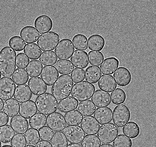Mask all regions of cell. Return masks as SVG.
Wrapping results in <instances>:
<instances>
[{
    "mask_svg": "<svg viewBox=\"0 0 156 147\" xmlns=\"http://www.w3.org/2000/svg\"><path fill=\"white\" fill-rule=\"evenodd\" d=\"M16 53L9 46L3 48L0 52V72L5 77H11L16 68Z\"/></svg>",
    "mask_w": 156,
    "mask_h": 147,
    "instance_id": "6da1fadb",
    "label": "cell"
},
{
    "mask_svg": "<svg viewBox=\"0 0 156 147\" xmlns=\"http://www.w3.org/2000/svg\"><path fill=\"white\" fill-rule=\"evenodd\" d=\"M73 84L70 75H61L52 86L51 93L56 99L61 100L70 95Z\"/></svg>",
    "mask_w": 156,
    "mask_h": 147,
    "instance_id": "7a4b0ae2",
    "label": "cell"
},
{
    "mask_svg": "<svg viewBox=\"0 0 156 147\" xmlns=\"http://www.w3.org/2000/svg\"><path fill=\"white\" fill-rule=\"evenodd\" d=\"M38 111L45 115H48L57 109L58 102L50 93H45L37 97L35 100Z\"/></svg>",
    "mask_w": 156,
    "mask_h": 147,
    "instance_id": "3957f363",
    "label": "cell"
},
{
    "mask_svg": "<svg viewBox=\"0 0 156 147\" xmlns=\"http://www.w3.org/2000/svg\"><path fill=\"white\" fill-rule=\"evenodd\" d=\"M95 90L93 85L83 81L74 84L71 95L77 101H82L90 99Z\"/></svg>",
    "mask_w": 156,
    "mask_h": 147,
    "instance_id": "277c9868",
    "label": "cell"
},
{
    "mask_svg": "<svg viewBox=\"0 0 156 147\" xmlns=\"http://www.w3.org/2000/svg\"><path fill=\"white\" fill-rule=\"evenodd\" d=\"M59 40V35L51 31L40 35L37 43L42 51L52 50L54 49Z\"/></svg>",
    "mask_w": 156,
    "mask_h": 147,
    "instance_id": "5b68a950",
    "label": "cell"
},
{
    "mask_svg": "<svg viewBox=\"0 0 156 147\" xmlns=\"http://www.w3.org/2000/svg\"><path fill=\"white\" fill-rule=\"evenodd\" d=\"M118 132L116 126L113 123H109L101 126L97 135L102 143H110L117 136Z\"/></svg>",
    "mask_w": 156,
    "mask_h": 147,
    "instance_id": "8992f818",
    "label": "cell"
},
{
    "mask_svg": "<svg viewBox=\"0 0 156 147\" xmlns=\"http://www.w3.org/2000/svg\"><path fill=\"white\" fill-rule=\"evenodd\" d=\"M113 121L118 127H122L126 124L130 118L131 113L128 107L125 105L116 106L113 111Z\"/></svg>",
    "mask_w": 156,
    "mask_h": 147,
    "instance_id": "52a82bcc",
    "label": "cell"
},
{
    "mask_svg": "<svg viewBox=\"0 0 156 147\" xmlns=\"http://www.w3.org/2000/svg\"><path fill=\"white\" fill-rule=\"evenodd\" d=\"M74 50L72 41L68 38H64L59 42L54 51L58 59H69Z\"/></svg>",
    "mask_w": 156,
    "mask_h": 147,
    "instance_id": "ba28073f",
    "label": "cell"
},
{
    "mask_svg": "<svg viewBox=\"0 0 156 147\" xmlns=\"http://www.w3.org/2000/svg\"><path fill=\"white\" fill-rule=\"evenodd\" d=\"M63 133L68 142L72 143H81L85 134L79 126H68L63 130Z\"/></svg>",
    "mask_w": 156,
    "mask_h": 147,
    "instance_id": "9c48e42d",
    "label": "cell"
},
{
    "mask_svg": "<svg viewBox=\"0 0 156 147\" xmlns=\"http://www.w3.org/2000/svg\"><path fill=\"white\" fill-rule=\"evenodd\" d=\"M46 125L54 132L62 131L66 126L63 115L56 112L48 115Z\"/></svg>",
    "mask_w": 156,
    "mask_h": 147,
    "instance_id": "30bf717a",
    "label": "cell"
},
{
    "mask_svg": "<svg viewBox=\"0 0 156 147\" xmlns=\"http://www.w3.org/2000/svg\"><path fill=\"white\" fill-rule=\"evenodd\" d=\"M15 85L10 77H3L0 79V99L6 100L12 98Z\"/></svg>",
    "mask_w": 156,
    "mask_h": 147,
    "instance_id": "8fae6325",
    "label": "cell"
},
{
    "mask_svg": "<svg viewBox=\"0 0 156 147\" xmlns=\"http://www.w3.org/2000/svg\"><path fill=\"white\" fill-rule=\"evenodd\" d=\"M80 126L86 134L94 135L97 134L100 125L94 116H87L83 117Z\"/></svg>",
    "mask_w": 156,
    "mask_h": 147,
    "instance_id": "7c38bea8",
    "label": "cell"
},
{
    "mask_svg": "<svg viewBox=\"0 0 156 147\" xmlns=\"http://www.w3.org/2000/svg\"><path fill=\"white\" fill-rule=\"evenodd\" d=\"M113 76L117 85L121 87L128 85L131 80L130 71L127 68L123 66L119 67L114 72Z\"/></svg>",
    "mask_w": 156,
    "mask_h": 147,
    "instance_id": "4fadbf2b",
    "label": "cell"
},
{
    "mask_svg": "<svg viewBox=\"0 0 156 147\" xmlns=\"http://www.w3.org/2000/svg\"><path fill=\"white\" fill-rule=\"evenodd\" d=\"M34 26L39 32L42 34L50 31L53 27V22L51 18L45 15L38 16L35 20Z\"/></svg>",
    "mask_w": 156,
    "mask_h": 147,
    "instance_id": "5bb4252c",
    "label": "cell"
},
{
    "mask_svg": "<svg viewBox=\"0 0 156 147\" xmlns=\"http://www.w3.org/2000/svg\"><path fill=\"white\" fill-rule=\"evenodd\" d=\"M40 76L47 85L50 86L55 82L59 74L54 66H45L43 68Z\"/></svg>",
    "mask_w": 156,
    "mask_h": 147,
    "instance_id": "9a60e30c",
    "label": "cell"
},
{
    "mask_svg": "<svg viewBox=\"0 0 156 147\" xmlns=\"http://www.w3.org/2000/svg\"><path fill=\"white\" fill-rule=\"evenodd\" d=\"M91 99L97 107L107 106L111 102L110 93L100 89L97 90L94 92Z\"/></svg>",
    "mask_w": 156,
    "mask_h": 147,
    "instance_id": "2e32d148",
    "label": "cell"
},
{
    "mask_svg": "<svg viewBox=\"0 0 156 147\" xmlns=\"http://www.w3.org/2000/svg\"><path fill=\"white\" fill-rule=\"evenodd\" d=\"M70 60L76 68H84L89 64L87 53L85 51L76 50L72 54Z\"/></svg>",
    "mask_w": 156,
    "mask_h": 147,
    "instance_id": "e0dca14e",
    "label": "cell"
},
{
    "mask_svg": "<svg viewBox=\"0 0 156 147\" xmlns=\"http://www.w3.org/2000/svg\"><path fill=\"white\" fill-rule=\"evenodd\" d=\"M28 84L33 94L36 95L45 93L47 89L46 84L39 77L30 78Z\"/></svg>",
    "mask_w": 156,
    "mask_h": 147,
    "instance_id": "ac0fdd59",
    "label": "cell"
},
{
    "mask_svg": "<svg viewBox=\"0 0 156 147\" xmlns=\"http://www.w3.org/2000/svg\"><path fill=\"white\" fill-rule=\"evenodd\" d=\"M10 125L15 133L22 134H25L29 127L27 120L19 115L11 119Z\"/></svg>",
    "mask_w": 156,
    "mask_h": 147,
    "instance_id": "d6986e66",
    "label": "cell"
},
{
    "mask_svg": "<svg viewBox=\"0 0 156 147\" xmlns=\"http://www.w3.org/2000/svg\"><path fill=\"white\" fill-rule=\"evenodd\" d=\"M94 115L100 124H106L112 121V111L108 107H98L95 110Z\"/></svg>",
    "mask_w": 156,
    "mask_h": 147,
    "instance_id": "ffe728a7",
    "label": "cell"
},
{
    "mask_svg": "<svg viewBox=\"0 0 156 147\" xmlns=\"http://www.w3.org/2000/svg\"><path fill=\"white\" fill-rule=\"evenodd\" d=\"M20 35L22 39L27 43L36 42L40 36L35 28L31 26L23 27L21 30Z\"/></svg>",
    "mask_w": 156,
    "mask_h": 147,
    "instance_id": "44dd1931",
    "label": "cell"
},
{
    "mask_svg": "<svg viewBox=\"0 0 156 147\" xmlns=\"http://www.w3.org/2000/svg\"><path fill=\"white\" fill-rule=\"evenodd\" d=\"M14 94V98L19 103L30 100L32 95L29 87L26 84L17 85Z\"/></svg>",
    "mask_w": 156,
    "mask_h": 147,
    "instance_id": "7402d4cb",
    "label": "cell"
},
{
    "mask_svg": "<svg viewBox=\"0 0 156 147\" xmlns=\"http://www.w3.org/2000/svg\"><path fill=\"white\" fill-rule=\"evenodd\" d=\"M119 61L114 57L106 58L100 66L102 73L104 74H112L119 66Z\"/></svg>",
    "mask_w": 156,
    "mask_h": 147,
    "instance_id": "603a6c76",
    "label": "cell"
},
{
    "mask_svg": "<svg viewBox=\"0 0 156 147\" xmlns=\"http://www.w3.org/2000/svg\"><path fill=\"white\" fill-rule=\"evenodd\" d=\"M98 85L100 89L109 93L117 87L116 82L113 76L111 75H102L98 81Z\"/></svg>",
    "mask_w": 156,
    "mask_h": 147,
    "instance_id": "cb8c5ba5",
    "label": "cell"
},
{
    "mask_svg": "<svg viewBox=\"0 0 156 147\" xmlns=\"http://www.w3.org/2000/svg\"><path fill=\"white\" fill-rule=\"evenodd\" d=\"M19 108V114L27 119L31 117L37 111L35 102L31 100L21 103Z\"/></svg>",
    "mask_w": 156,
    "mask_h": 147,
    "instance_id": "d4e9b609",
    "label": "cell"
},
{
    "mask_svg": "<svg viewBox=\"0 0 156 147\" xmlns=\"http://www.w3.org/2000/svg\"><path fill=\"white\" fill-rule=\"evenodd\" d=\"M105 44V41L104 38L100 34L92 35L88 38V47L91 50H101L104 47Z\"/></svg>",
    "mask_w": 156,
    "mask_h": 147,
    "instance_id": "484cf974",
    "label": "cell"
},
{
    "mask_svg": "<svg viewBox=\"0 0 156 147\" xmlns=\"http://www.w3.org/2000/svg\"><path fill=\"white\" fill-rule=\"evenodd\" d=\"M78 102L71 96H69L60 100L58 103V109L61 112L66 113L76 109Z\"/></svg>",
    "mask_w": 156,
    "mask_h": 147,
    "instance_id": "4316f807",
    "label": "cell"
},
{
    "mask_svg": "<svg viewBox=\"0 0 156 147\" xmlns=\"http://www.w3.org/2000/svg\"><path fill=\"white\" fill-rule=\"evenodd\" d=\"M19 103L13 98L5 101L3 110L7 115L12 117L19 113Z\"/></svg>",
    "mask_w": 156,
    "mask_h": 147,
    "instance_id": "83f0119b",
    "label": "cell"
},
{
    "mask_svg": "<svg viewBox=\"0 0 156 147\" xmlns=\"http://www.w3.org/2000/svg\"><path fill=\"white\" fill-rule=\"evenodd\" d=\"M85 75V80L87 81L94 84L98 82L102 74L99 66H90L86 69Z\"/></svg>",
    "mask_w": 156,
    "mask_h": 147,
    "instance_id": "f1b7e54d",
    "label": "cell"
},
{
    "mask_svg": "<svg viewBox=\"0 0 156 147\" xmlns=\"http://www.w3.org/2000/svg\"><path fill=\"white\" fill-rule=\"evenodd\" d=\"M54 66L61 74H70L74 68L72 62L69 60H58Z\"/></svg>",
    "mask_w": 156,
    "mask_h": 147,
    "instance_id": "f546056e",
    "label": "cell"
},
{
    "mask_svg": "<svg viewBox=\"0 0 156 147\" xmlns=\"http://www.w3.org/2000/svg\"><path fill=\"white\" fill-rule=\"evenodd\" d=\"M123 134L131 138H135L139 134L140 129L138 125L134 121L127 123L122 129Z\"/></svg>",
    "mask_w": 156,
    "mask_h": 147,
    "instance_id": "4dcf8cb0",
    "label": "cell"
},
{
    "mask_svg": "<svg viewBox=\"0 0 156 147\" xmlns=\"http://www.w3.org/2000/svg\"><path fill=\"white\" fill-rule=\"evenodd\" d=\"M64 117L67 124L70 126L80 125L83 118V115L77 110L66 113Z\"/></svg>",
    "mask_w": 156,
    "mask_h": 147,
    "instance_id": "1f68e13d",
    "label": "cell"
},
{
    "mask_svg": "<svg viewBox=\"0 0 156 147\" xmlns=\"http://www.w3.org/2000/svg\"><path fill=\"white\" fill-rule=\"evenodd\" d=\"M96 107L90 100L80 102L78 104L77 109L83 116H89L93 114Z\"/></svg>",
    "mask_w": 156,
    "mask_h": 147,
    "instance_id": "d6a6232c",
    "label": "cell"
},
{
    "mask_svg": "<svg viewBox=\"0 0 156 147\" xmlns=\"http://www.w3.org/2000/svg\"><path fill=\"white\" fill-rule=\"evenodd\" d=\"M46 116L40 113L34 115L29 120L30 126L36 130L39 129L46 124Z\"/></svg>",
    "mask_w": 156,
    "mask_h": 147,
    "instance_id": "836d02e7",
    "label": "cell"
},
{
    "mask_svg": "<svg viewBox=\"0 0 156 147\" xmlns=\"http://www.w3.org/2000/svg\"><path fill=\"white\" fill-rule=\"evenodd\" d=\"M24 52L31 60H35L39 58L42 51L37 44L31 43L26 45Z\"/></svg>",
    "mask_w": 156,
    "mask_h": 147,
    "instance_id": "e575fe53",
    "label": "cell"
},
{
    "mask_svg": "<svg viewBox=\"0 0 156 147\" xmlns=\"http://www.w3.org/2000/svg\"><path fill=\"white\" fill-rule=\"evenodd\" d=\"M42 65L38 60H31L26 68L27 72L30 77L39 76L42 68Z\"/></svg>",
    "mask_w": 156,
    "mask_h": 147,
    "instance_id": "d590c367",
    "label": "cell"
},
{
    "mask_svg": "<svg viewBox=\"0 0 156 147\" xmlns=\"http://www.w3.org/2000/svg\"><path fill=\"white\" fill-rule=\"evenodd\" d=\"M12 78L16 85H22L27 83L29 77L25 69L17 68L13 73Z\"/></svg>",
    "mask_w": 156,
    "mask_h": 147,
    "instance_id": "8d00e7d4",
    "label": "cell"
},
{
    "mask_svg": "<svg viewBox=\"0 0 156 147\" xmlns=\"http://www.w3.org/2000/svg\"><path fill=\"white\" fill-rule=\"evenodd\" d=\"M15 134L13 129L9 125L0 127V140L3 143H8L11 140Z\"/></svg>",
    "mask_w": 156,
    "mask_h": 147,
    "instance_id": "74e56055",
    "label": "cell"
},
{
    "mask_svg": "<svg viewBox=\"0 0 156 147\" xmlns=\"http://www.w3.org/2000/svg\"><path fill=\"white\" fill-rule=\"evenodd\" d=\"M50 142L52 147H67L68 144L65 136L61 132H55Z\"/></svg>",
    "mask_w": 156,
    "mask_h": 147,
    "instance_id": "f35d334b",
    "label": "cell"
},
{
    "mask_svg": "<svg viewBox=\"0 0 156 147\" xmlns=\"http://www.w3.org/2000/svg\"><path fill=\"white\" fill-rule=\"evenodd\" d=\"M72 42L76 49L85 50L88 48V39L83 34L75 35L72 38Z\"/></svg>",
    "mask_w": 156,
    "mask_h": 147,
    "instance_id": "ab89813d",
    "label": "cell"
},
{
    "mask_svg": "<svg viewBox=\"0 0 156 147\" xmlns=\"http://www.w3.org/2000/svg\"><path fill=\"white\" fill-rule=\"evenodd\" d=\"M57 58L54 52L53 51L43 52L39 60L44 66L54 65L57 60Z\"/></svg>",
    "mask_w": 156,
    "mask_h": 147,
    "instance_id": "60d3db41",
    "label": "cell"
},
{
    "mask_svg": "<svg viewBox=\"0 0 156 147\" xmlns=\"http://www.w3.org/2000/svg\"><path fill=\"white\" fill-rule=\"evenodd\" d=\"M24 136L27 144L31 145H36L40 140L38 131L36 129L29 128Z\"/></svg>",
    "mask_w": 156,
    "mask_h": 147,
    "instance_id": "b9f144b4",
    "label": "cell"
},
{
    "mask_svg": "<svg viewBox=\"0 0 156 147\" xmlns=\"http://www.w3.org/2000/svg\"><path fill=\"white\" fill-rule=\"evenodd\" d=\"M111 97L112 102L117 105L122 103L125 101L126 95L123 89L117 88L111 93Z\"/></svg>",
    "mask_w": 156,
    "mask_h": 147,
    "instance_id": "7bdbcfd3",
    "label": "cell"
},
{
    "mask_svg": "<svg viewBox=\"0 0 156 147\" xmlns=\"http://www.w3.org/2000/svg\"><path fill=\"white\" fill-rule=\"evenodd\" d=\"M82 147H99L101 142L96 135H86L81 143Z\"/></svg>",
    "mask_w": 156,
    "mask_h": 147,
    "instance_id": "ee69618b",
    "label": "cell"
},
{
    "mask_svg": "<svg viewBox=\"0 0 156 147\" xmlns=\"http://www.w3.org/2000/svg\"><path fill=\"white\" fill-rule=\"evenodd\" d=\"M9 46L16 51H22L26 45L25 42L18 36H15L11 38L8 42Z\"/></svg>",
    "mask_w": 156,
    "mask_h": 147,
    "instance_id": "f6af8a7d",
    "label": "cell"
},
{
    "mask_svg": "<svg viewBox=\"0 0 156 147\" xmlns=\"http://www.w3.org/2000/svg\"><path fill=\"white\" fill-rule=\"evenodd\" d=\"M89 62L92 65L99 66L104 59L103 53L99 51H90L88 53Z\"/></svg>",
    "mask_w": 156,
    "mask_h": 147,
    "instance_id": "bcb514c9",
    "label": "cell"
},
{
    "mask_svg": "<svg viewBox=\"0 0 156 147\" xmlns=\"http://www.w3.org/2000/svg\"><path fill=\"white\" fill-rule=\"evenodd\" d=\"M112 144L114 147H132V143L131 139L120 134L115 139Z\"/></svg>",
    "mask_w": 156,
    "mask_h": 147,
    "instance_id": "7dc6e473",
    "label": "cell"
},
{
    "mask_svg": "<svg viewBox=\"0 0 156 147\" xmlns=\"http://www.w3.org/2000/svg\"><path fill=\"white\" fill-rule=\"evenodd\" d=\"M39 133L40 138L42 140L50 141L54 134V132L47 126L40 129Z\"/></svg>",
    "mask_w": 156,
    "mask_h": 147,
    "instance_id": "c3c4849f",
    "label": "cell"
},
{
    "mask_svg": "<svg viewBox=\"0 0 156 147\" xmlns=\"http://www.w3.org/2000/svg\"><path fill=\"white\" fill-rule=\"evenodd\" d=\"M30 60L23 53L20 52L17 55L16 64L17 67L19 68H25L27 66Z\"/></svg>",
    "mask_w": 156,
    "mask_h": 147,
    "instance_id": "681fc988",
    "label": "cell"
},
{
    "mask_svg": "<svg viewBox=\"0 0 156 147\" xmlns=\"http://www.w3.org/2000/svg\"><path fill=\"white\" fill-rule=\"evenodd\" d=\"M11 144L13 147H25L27 142L24 136L21 134H16L11 140Z\"/></svg>",
    "mask_w": 156,
    "mask_h": 147,
    "instance_id": "f907efd6",
    "label": "cell"
},
{
    "mask_svg": "<svg viewBox=\"0 0 156 147\" xmlns=\"http://www.w3.org/2000/svg\"><path fill=\"white\" fill-rule=\"evenodd\" d=\"M85 74L84 69L76 68L74 70L71 76L74 83H77L84 79Z\"/></svg>",
    "mask_w": 156,
    "mask_h": 147,
    "instance_id": "816d5d0a",
    "label": "cell"
},
{
    "mask_svg": "<svg viewBox=\"0 0 156 147\" xmlns=\"http://www.w3.org/2000/svg\"><path fill=\"white\" fill-rule=\"evenodd\" d=\"M9 121V117L3 111H0V127L7 124Z\"/></svg>",
    "mask_w": 156,
    "mask_h": 147,
    "instance_id": "f5cc1de1",
    "label": "cell"
},
{
    "mask_svg": "<svg viewBox=\"0 0 156 147\" xmlns=\"http://www.w3.org/2000/svg\"><path fill=\"white\" fill-rule=\"evenodd\" d=\"M35 147H52V146L49 142L40 140L36 144Z\"/></svg>",
    "mask_w": 156,
    "mask_h": 147,
    "instance_id": "db71d44e",
    "label": "cell"
},
{
    "mask_svg": "<svg viewBox=\"0 0 156 147\" xmlns=\"http://www.w3.org/2000/svg\"><path fill=\"white\" fill-rule=\"evenodd\" d=\"M67 147H82L80 144H78L71 143L69 144Z\"/></svg>",
    "mask_w": 156,
    "mask_h": 147,
    "instance_id": "11a10c76",
    "label": "cell"
},
{
    "mask_svg": "<svg viewBox=\"0 0 156 147\" xmlns=\"http://www.w3.org/2000/svg\"><path fill=\"white\" fill-rule=\"evenodd\" d=\"M99 147H114L112 145L110 144H102Z\"/></svg>",
    "mask_w": 156,
    "mask_h": 147,
    "instance_id": "9f6ffc18",
    "label": "cell"
},
{
    "mask_svg": "<svg viewBox=\"0 0 156 147\" xmlns=\"http://www.w3.org/2000/svg\"><path fill=\"white\" fill-rule=\"evenodd\" d=\"M3 101L0 99V111H1L3 108Z\"/></svg>",
    "mask_w": 156,
    "mask_h": 147,
    "instance_id": "6f0895ef",
    "label": "cell"
},
{
    "mask_svg": "<svg viewBox=\"0 0 156 147\" xmlns=\"http://www.w3.org/2000/svg\"><path fill=\"white\" fill-rule=\"evenodd\" d=\"M2 147H12L11 146L9 145H5L3 146Z\"/></svg>",
    "mask_w": 156,
    "mask_h": 147,
    "instance_id": "680465c9",
    "label": "cell"
},
{
    "mask_svg": "<svg viewBox=\"0 0 156 147\" xmlns=\"http://www.w3.org/2000/svg\"><path fill=\"white\" fill-rule=\"evenodd\" d=\"M25 147H35V146L32 145H27Z\"/></svg>",
    "mask_w": 156,
    "mask_h": 147,
    "instance_id": "91938a15",
    "label": "cell"
},
{
    "mask_svg": "<svg viewBox=\"0 0 156 147\" xmlns=\"http://www.w3.org/2000/svg\"><path fill=\"white\" fill-rule=\"evenodd\" d=\"M1 142L0 141V147H1Z\"/></svg>",
    "mask_w": 156,
    "mask_h": 147,
    "instance_id": "94428289",
    "label": "cell"
},
{
    "mask_svg": "<svg viewBox=\"0 0 156 147\" xmlns=\"http://www.w3.org/2000/svg\"><path fill=\"white\" fill-rule=\"evenodd\" d=\"M1 75L0 72V79L1 78Z\"/></svg>",
    "mask_w": 156,
    "mask_h": 147,
    "instance_id": "6125c7cd",
    "label": "cell"
}]
</instances>
